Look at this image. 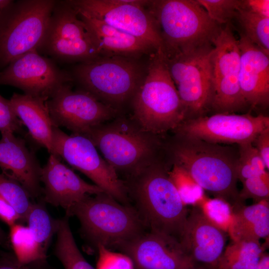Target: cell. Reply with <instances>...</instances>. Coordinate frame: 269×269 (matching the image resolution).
Segmentation results:
<instances>
[{
  "mask_svg": "<svg viewBox=\"0 0 269 269\" xmlns=\"http://www.w3.org/2000/svg\"><path fill=\"white\" fill-rule=\"evenodd\" d=\"M66 213L78 218L97 246L119 248L144 232L145 225L135 209L104 192L86 197Z\"/></svg>",
  "mask_w": 269,
  "mask_h": 269,
  "instance_id": "obj_7",
  "label": "cell"
},
{
  "mask_svg": "<svg viewBox=\"0 0 269 269\" xmlns=\"http://www.w3.org/2000/svg\"><path fill=\"white\" fill-rule=\"evenodd\" d=\"M165 149L172 163L182 167L204 190L231 206L243 203L237 188L239 152L220 144L177 136Z\"/></svg>",
  "mask_w": 269,
  "mask_h": 269,
  "instance_id": "obj_1",
  "label": "cell"
},
{
  "mask_svg": "<svg viewBox=\"0 0 269 269\" xmlns=\"http://www.w3.org/2000/svg\"><path fill=\"white\" fill-rule=\"evenodd\" d=\"M0 269H30L27 265L20 263L14 256L5 254L0 257Z\"/></svg>",
  "mask_w": 269,
  "mask_h": 269,
  "instance_id": "obj_41",
  "label": "cell"
},
{
  "mask_svg": "<svg viewBox=\"0 0 269 269\" xmlns=\"http://www.w3.org/2000/svg\"><path fill=\"white\" fill-rule=\"evenodd\" d=\"M196 269V268H194V269Z\"/></svg>",
  "mask_w": 269,
  "mask_h": 269,
  "instance_id": "obj_45",
  "label": "cell"
},
{
  "mask_svg": "<svg viewBox=\"0 0 269 269\" xmlns=\"http://www.w3.org/2000/svg\"><path fill=\"white\" fill-rule=\"evenodd\" d=\"M251 269H269V255L264 253L258 264Z\"/></svg>",
  "mask_w": 269,
  "mask_h": 269,
  "instance_id": "obj_42",
  "label": "cell"
},
{
  "mask_svg": "<svg viewBox=\"0 0 269 269\" xmlns=\"http://www.w3.org/2000/svg\"><path fill=\"white\" fill-rule=\"evenodd\" d=\"M6 239L5 233L0 227V244H4L5 243Z\"/></svg>",
  "mask_w": 269,
  "mask_h": 269,
  "instance_id": "obj_44",
  "label": "cell"
},
{
  "mask_svg": "<svg viewBox=\"0 0 269 269\" xmlns=\"http://www.w3.org/2000/svg\"><path fill=\"white\" fill-rule=\"evenodd\" d=\"M77 9L145 42L155 50L163 47L157 24L145 5L148 0H69Z\"/></svg>",
  "mask_w": 269,
  "mask_h": 269,
  "instance_id": "obj_12",
  "label": "cell"
},
{
  "mask_svg": "<svg viewBox=\"0 0 269 269\" xmlns=\"http://www.w3.org/2000/svg\"><path fill=\"white\" fill-rule=\"evenodd\" d=\"M239 40L228 23L214 42L212 56L213 97L211 109L216 113L233 114L247 104L240 83Z\"/></svg>",
  "mask_w": 269,
  "mask_h": 269,
  "instance_id": "obj_13",
  "label": "cell"
},
{
  "mask_svg": "<svg viewBox=\"0 0 269 269\" xmlns=\"http://www.w3.org/2000/svg\"><path fill=\"white\" fill-rule=\"evenodd\" d=\"M172 163L168 174L182 201L186 206H196L205 195L204 189L182 167Z\"/></svg>",
  "mask_w": 269,
  "mask_h": 269,
  "instance_id": "obj_30",
  "label": "cell"
},
{
  "mask_svg": "<svg viewBox=\"0 0 269 269\" xmlns=\"http://www.w3.org/2000/svg\"><path fill=\"white\" fill-rule=\"evenodd\" d=\"M159 158L125 183L145 226L180 241L189 212Z\"/></svg>",
  "mask_w": 269,
  "mask_h": 269,
  "instance_id": "obj_2",
  "label": "cell"
},
{
  "mask_svg": "<svg viewBox=\"0 0 269 269\" xmlns=\"http://www.w3.org/2000/svg\"><path fill=\"white\" fill-rule=\"evenodd\" d=\"M72 81L71 74L36 50L20 56L0 71V85L17 87L24 94L45 101L61 86Z\"/></svg>",
  "mask_w": 269,
  "mask_h": 269,
  "instance_id": "obj_16",
  "label": "cell"
},
{
  "mask_svg": "<svg viewBox=\"0 0 269 269\" xmlns=\"http://www.w3.org/2000/svg\"><path fill=\"white\" fill-rule=\"evenodd\" d=\"M196 206L199 207L210 222L228 233L233 222V213L232 207L227 201L220 198H210L204 195Z\"/></svg>",
  "mask_w": 269,
  "mask_h": 269,
  "instance_id": "obj_32",
  "label": "cell"
},
{
  "mask_svg": "<svg viewBox=\"0 0 269 269\" xmlns=\"http://www.w3.org/2000/svg\"><path fill=\"white\" fill-rule=\"evenodd\" d=\"M214 48L191 53L165 54L162 52L168 71L185 110L186 119L204 116L211 109L213 97L212 56Z\"/></svg>",
  "mask_w": 269,
  "mask_h": 269,
  "instance_id": "obj_9",
  "label": "cell"
},
{
  "mask_svg": "<svg viewBox=\"0 0 269 269\" xmlns=\"http://www.w3.org/2000/svg\"><path fill=\"white\" fill-rule=\"evenodd\" d=\"M97 247L98 258L96 269H135L133 261L127 255L113 252L101 245Z\"/></svg>",
  "mask_w": 269,
  "mask_h": 269,
  "instance_id": "obj_35",
  "label": "cell"
},
{
  "mask_svg": "<svg viewBox=\"0 0 269 269\" xmlns=\"http://www.w3.org/2000/svg\"><path fill=\"white\" fill-rule=\"evenodd\" d=\"M0 219L9 227L21 220L20 217L15 209L0 196Z\"/></svg>",
  "mask_w": 269,
  "mask_h": 269,
  "instance_id": "obj_40",
  "label": "cell"
},
{
  "mask_svg": "<svg viewBox=\"0 0 269 269\" xmlns=\"http://www.w3.org/2000/svg\"><path fill=\"white\" fill-rule=\"evenodd\" d=\"M269 127L267 116L216 113L185 120L173 131L177 136L240 145L253 143L257 135Z\"/></svg>",
  "mask_w": 269,
  "mask_h": 269,
  "instance_id": "obj_14",
  "label": "cell"
},
{
  "mask_svg": "<svg viewBox=\"0 0 269 269\" xmlns=\"http://www.w3.org/2000/svg\"><path fill=\"white\" fill-rule=\"evenodd\" d=\"M26 221L42 252L46 256L52 236L56 232L58 220L53 219L41 203H32Z\"/></svg>",
  "mask_w": 269,
  "mask_h": 269,
  "instance_id": "obj_28",
  "label": "cell"
},
{
  "mask_svg": "<svg viewBox=\"0 0 269 269\" xmlns=\"http://www.w3.org/2000/svg\"><path fill=\"white\" fill-rule=\"evenodd\" d=\"M0 168L2 174L19 183L30 197H37L41 193V167L23 139L14 134L1 135Z\"/></svg>",
  "mask_w": 269,
  "mask_h": 269,
  "instance_id": "obj_21",
  "label": "cell"
},
{
  "mask_svg": "<svg viewBox=\"0 0 269 269\" xmlns=\"http://www.w3.org/2000/svg\"><path fill=\"white\" fill-rule=\"evenodd\" d=\"M227 233L210 222L199 207L193 206L179 243L184 252L195 263L216 269L225 248Z\"/></svg>",
  "mask_w": 269,
  "mask_h": 269,
  "instance_id": "obj_19",
  "label": "cell"
},
{
  "mask_svg": "<svg viewBox=\"0 0 269 269\" xmlns=\"http://www.w3.org/2000/svg\"><path fill=\"white\" fill-rule=\"evenodd\" d=\"M249 40L269 55V17L238 8L235 17Z\"/></svg>",
  "mask_w": 269,
  "mask_h": 269,
  "instance_id": "obj_29",
  "label": "cell"
},
{
  "mask_svg": "<svg viewBox=\"0 0 269 269\" xmlns=\"http://www.w3.org/2000/svg\"><path fill=\"white\" fill-rule=\"evenodd\" d=\"M77 11L89 31L100 56H119L138 59L144 54H150L155 51L143 40L83 11Z\"/></svg>",
  "mask_w": 269,
  "mask_h": 269,
  "instance_id": "obj_22",
  "label": "cell"
},
{
  "mask_svg": "<svg viewBox=\"0 0 269 269\" xmlns=\"http://www.w3.org/2000/svg\"><path fill=\"white\" fill-rule=\"evenodd\" d=\"M13 2L11 0H0V12Z\"/></svg>",
  "mask_w": 269,
  "mask_h": 269,
  "instance_id": "obj_43",
  "label": "cell"
},
{
  "mask_svg": "<svg viewBox=\"0 0 269 269\" xmlns=\"http://www.w3.org/2000/svg\"><path fill=\"white\" fill-rule=\"evenodd\" d=\"M130 104V117L144 130L155 135L173 131L186 119L161 48L149 54L144 76Z\"/></svg>",
  "mask_w": 269,
  "mask_h": 269,
  "instance_id": "obj_4",
  "label": "cell"
},
{
  "mask_svg": "<svg viewBox=\"0 0 269 269\" xmlns=\"http://www.w3.org/2000/svg\"><path fill=\"white\" fill-rule=\"evenodd\" d=\"M46 104L53 126L75 134L83 135L121 114L83 90H73L70 83L57 90Z\"/></svg>",
  "mask_w": 269,
  "mask_h": 269,
  "instance_id": "obj_15",
  "label": "cell"
},
{
  "mask_svg": "<svg viewBox=\"0 0 269 269\" xmlns=\"http://www.w3.org/2000/svg\"><path fill=\"white\" fill-rule=\"evenodd\" d=\"M239 83L247 103L267 107L269 103V55L249 40L242 32Z\"/></svg>",
  "mask_w": 269,
  "mask_h": 269,
  "instance_id": "obj_20",
  "label": "cell"
},
{
  "mask_svg": "<svg viewBox=\"0 0 269 269\" xmlns=\"http://www.w3.org/2000/svg\"><path fill=\"white\" fill-rule=\"evenodd\" d=\"M145 68L137 59L99 56L80 62L71 76L83 90L122 113L140 84Z\"/></svg>",
  "mask_w": 269,
  "mask_h": 269,
  "instance_id": "obj_6",
  "label": "cell"
},
{
  "mask_svg": "<svg viewBox=\"0 0 269 269\" xmlns=\"http://www.w3.org/2000/svg\"><path fill=\"white\" fill-rule=\"evenodd\" d=\"M146 6L159 27L163 53H191L214 47L222 26L196 0H148Z\"/></svg>",
  "mask_w": 269,
  "mask_h": 269,
  "instance_id": "obj_5",
  "label": "cell"
},
{
  "mask_svg": "<svg viewBox=\"0 0 269 269\" xmlns=\"http://www.w3.org/2000/svg\"><path fill=\"white\" fill-rule=\"evenodd\" d=\"M40 179L44 185L42 192L45 201L63 208L66 213L86 197L104 192L82 179L53 154H50L41 167Z\"/></svg>",
  "mask_w": 269,
  "mask_h": 269,
  "instance_id": "obj_18",
  "label": "cell"
},
{
  "mask_svg": "<svg viewBox=\"0 0 269 269\" xmlns=\"http://www.w3.org/2000/svg\"><path fill=\"white\" fill-rule=\"evenodd\" d=\"M254 142L266 167L269 169V127L262 131L256 137ZM253 142V143H254Z\"/></svg>",
  "mask_w": 269,
  "mask_h": 269,
  "instance_id": "obj_39",
  "label": "cell"
},
{
  "mask_svg": "<svg viewBox=\"0 0 269 269\" xmlns=\"http://www.w3.org/2000/svg\"><path fill=\"white\" fill-rule=\"evenodd\" d=\"M23 124L15 115L9 102L0 95V132L1 135L14 134L21 131Z\"/></svg>",
  "mask_w": 269,
  "mask_h": 269,
  "instance_id": "obj_36",
  "label": "cell"
},
{
  "mask_svg": "<svg viewBox=\"0 0 269 269\" xmlns=\"http://www.w3.org/2000/svg\"><path fill=\"white\" fill-rule=\"evenodd\" d=\"M66 215L58 220L55 254L65 269H96L83 257L72 235Z\"/></svg>",
  "mask_w": 269,
  "mask_h": 269,
  "instance_id": "obj_26",
  "label": "cell"
},
{
  "mask_svg": "<svg viewBox=\"0 0 269 269\" xmlns=\"http://www.w3.org/2000/svg\"><path fill=\"white\" fill-rule=\"evenodd\" d=\"M232 223L227 234L231 240L259 241L269 236V201L262 200L246 206L243 203L232 206Z\"/></svg>",
  "mask_w": 269,
  "mask_h": 269,
  "instance_id": "obj_24",
  "label": "cell"
},
{
  "mask_svg": "<svg viewBox=\"0 0 269 269\" xmlns=\"http://www.w3.org/2000/svg\"><path fill=\"white\" fill-rule=\"evenodd\" d=\"M57 2L53 0L14 1L0 12V67L41 47Z\"/></svg>",
  "mask_w": 269,
  "mask_h": 269,
  "instance_id": "obj_8",
  "label": "cell"
},
{
  "mask_svg": "<svg viewBox=\"0 0 269 269\" xmlns=\"http://www.w3.org/2000/svg\"><path fill=\"white\" fill-rule=\"evenodd\" d=\"M9 239L14 256L20 263L27 265L45 259L28 226L18 223L10 226Z\"/></svg>",
  "mask_w": 269,
  "mask_h": 269,
  "instance_id": "obj_27",
  "label": "cell"
},
{
  "mask_svg": "<svg viewBox=\"0 0 269 269\" xmlns=\"http://www.w3.org/2000/svg\"><path fill=\"white\" fill-rule=\"evenodd\" d=\"M259 241L239 240L228 245L219 259L216 269H251L265 253Z\"/></svg>",
  "mask_w": 269,
  "mask_h": 269,
  "instance_id": "obj_25",
  "label": "cell"
},
{
  "mask_svg": "<svg viewBox=\"0 0 269 269\" xmlns=\"http://www.w3.org/2000/svg\"><path fill=\"white\" fill-rule=\"evenodd\" d=\"M209 16L220 25L230 23L235 18L240 0H196Z\"/></svg>",
  "mask_w": 269,
  "mask_h": 269,
  "instance_id": "obj_33",
  "label": "cell"
},
{
  "mask_svg": "<svg viewBox=\"0 0 269 269\" xmlns=\"http://www.w3.org/2000/svg\"><path fill=\"white\" fill-rule=\"evenodd\" d=\"M53 145V154L83 173L119 202L125 204L128 201V192L125 182L90 139L80 134L68 135L54 126Z\"/></svg>",
  "mask_w": 269,
  "mask_h": 269,
  "instance_id": "obj_10",
  "label": "cell"
},
{
  "mask_svg": "<svg viewBox=\"0 0 269 269\" xmlns=\"http://www.w3.org/2000/svg\"><path fill=\"white\" fill-rule=\"evenodd\" d=\"M243 187L239 193L240 201L252 199L256 202L269 200V174L268 172L259 176L247 179L242 182Z\"/></svg>",
  "mask_w": 269,
  "mask_h": 269,
  "instance_id": "obj_34",
  "label": "cell"
},
{
  "mask_svg": "<svg viewBox=\"0 0 269 269\" xmlns=\"http://www.w3.org/2000/svg\"><path fill=\"white\" fill-rule=\"evenodd\" d=\"M239 161L249 164L259 170L266 171L265 164L257 148L253 143L239 145Z\"/></svg>",
  "mask_w": 269,
  "mask_h": 269,
  "instance_id": "obj_37",
  "label": "cell"
},
{
  "mask_svg": "<svg viewBox=\"0 0 269 269\" xmlns=\"http://www.w3.org/2000/svg\"><path fill=\"white\" fill-rule=\"evenodd\" d=\"M135 269H193L195 264L177 240L159 233L143 232L121 246Z\"/></svg>",
  "mask_w": 269,
  "mask_h": 269,
  "instance_id": "obj_17",
  "label": "cell"
},
{
  "mask_svg": "<svg viewBox=\"0 0 269 269\" xmlns=\"http://www.w3.org/2000/svg\"><path fill=\"white\" fill-rule=\"evenodd\" d=\"M0 196L15 209L21 221H26L32 203L30 195L19 183L0 174Z\"/></svg>",
  "mask_w": 269,
  "mask_h": 269,
  "instance_id": "obj_31",
  "label": "cell"
},
{
  "mask_svg": "<svg viewBox=\"0 0 269 269\" xmlns=\"http://www.w3.org/2000/svg\"><path fill=\"white\" fill-rule=\"evenodd\" d=\"M45 100L26 94L14 93L9 102L15 115L25 125L32 139L53 153L52 124Z\"/></svg>",
  "mask_w": 269,
  "mask_h": 269,
  "instance_id": "obj_23",
  "label": "cell"
},
{
  "mask_svg": "<svg viewBox=\"0 0 269 269\" xmlns=\"http://www.w3.org/2000/svg\"><path fill=\"white\" fill-rule=\"evenodd\" d=\"M239 8L269 17V0H240Z\"/></svg>",
  "mask_w": 269,
  "mask_h": 269,
  "instance_id": "obj_38",
  "label": "cell"
},
{
  "mask_svg": "<svg viewBox=\"0 0 269 269\" xmlns=\"http://www.w3.org/2000/svg\"><path fill=\"white\" fill-rule=\"evenodd\" d=\"M40 49L66 61L82 62L100 56L89 31L69 0L57 1Z\"/></svg>",
  "mask_w": 269,
  "mask_h": 269,
  "instance_id": "obj_11",
  "label": "cell"
},
{
  "mask_svg": "<svg viewBox=\"0 0 269 269\" xmlns=\"http://www.w3.org/2000/svg\"><path fill=\"white\" fill-rule=\"evenodd\" d=\"M83 135L92 141L118 176L121 174L127 180L159 158L164 147L160 136L144 130L123 114Z\"/></svg>",
  "mask_w": 269,
  "mask_h": 269,
  "instance_id": "obj_3",
  "label": "cell"
}]
</instances>
